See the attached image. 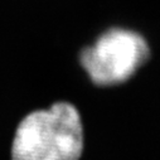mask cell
<instances>
[{"instance_id": "cell-1", "label": "cell", "mask_w": 160, "mask_h": 160, "mask_svg": "<svg viewBox=\"0 0 160 160\" xmlns=\"http://www.w3.org/2000/svg\"><path fill=\"white\" fill-rule=\"evenodd\" d=\"M83 130L78 111L67 102L29 113L19 124L12 160H78Z\"/></svg>"}, {"instance_id": "cell-2", "label": "cell", "mask_w": 160, "mask_h": 160, "mask_svg": "<svg viewBox=\"0 0 160 160\" xmlns=\"http://www.w3.org/2000/svg\"><path fill=\"white\" fill-rule=\"evenodd\" d=\"M148 57L149 47L140 34L115 28L85 48L79 59L93 83L115 86L134 76Z\"/></svg>"}]
</instances>
